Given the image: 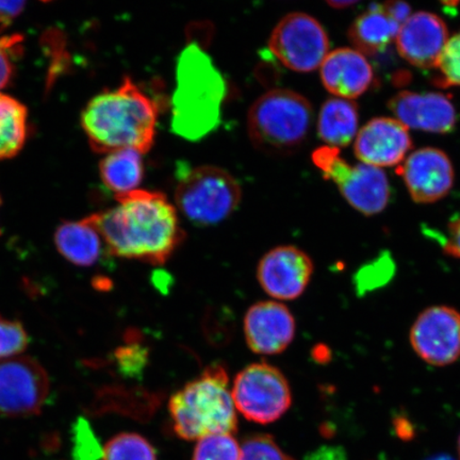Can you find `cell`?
Masks as SVG:
<instances>
[{
    "label": "cell",
    "instance_id": "1",
    "mask_svg": "<svg viewBox=\"0 0 460 460\" xmlns=\"http://www.w3.org/2000/svg\"><path fill=\"white\" fill-rule=\"evenodd\" d=\"M118 205L86 217L113 256L161 266L174 254L185 233L165 195L135 190L117 195Z\"/></svg>",
    "mask_w": 460,
    "mask_h": 460
},
{
    "label": "cell",
    "instance_id": "2",
    "mask_svg": "<svg viewBox=\"0 0 460 460\" xmlns=\"http://www.w3.org/2000/svg\"><path fill=\"white\" fill-rule=\"evenodd\" d=\"M157 120L156 102L130 78L118 89L95 96L82 117L92 148L102 154L122 149L146 154L154 144Z\"/></svg>",
    "mask_w": 460,
    "mask_h": 460
},
{
    "label": "cell",
    "instance_id": "3",
    "mask_svg": "<svg viewBox=\"0 0 460 460\" xmlns=\"http://www.w3.org/2000/svg\"><path fill=\"white\" fill-rule=\"evenodd\" d=\"M226 94V79L211 57L197 43L187 45L176 66L172 132L189 141L211 134L221 124Z\"/></svg>",
    "mask_w": 460,
    "mask_h": 460
},
{
    "label": "cell",
    "instance_id": "4",
    "mask_svg": "<svg viewBox=\"0 0 460 460\" xmlns=\"http://www.w3.org/2000/svg\"><path fill=\"white\" fill-rule=\"evenodd\" d=\"M228 383L226 367L214 365L171 396L172 427L180 438L192 441L237 431L238 417Z\"/></svg>",
    "mask_w": 460,
    "mask_h": 460
},
{
    "label": "cell",
    "instance_id": "5",
    "mask_svg": "<svg viewBox=\"0 0 460 460\" xmlns=\"http://www.w3.org/2000/svg\"><path fill=\"white\" fill-rule=\"evenodd\" d=\"M314 111L296 92L274 89L252 103L247 114V131L254 146L269 154L296 151L307 139Z\"/></svg>",
    "mask_w": 460,
    "mask_h": 460
},
{
    "label": "cell",
    "instance_id": "6",
    "mask_svg": "<svg viewBox=\"0 0 460 460\" xmlns=\"http://www.w3.org/2000/svg\"><path fill=\"white\" fill-rule=\"evenodd\" d=\"M243 192L235 178L214 165L181 170L175 203L188 220L208 226L223 222L238 208Z\"/></svg>",
    "mask_w": 460,
    "mask_h": 460
},
{
    "label": "cell",
    "instance_id": "7",
    "mask_svg": "<svg viewBox=\"0 0 460 460\" xmlns=\"http://www.w3.org/2000/svg\"><path fill=\"white\" fill-rule=\"evenodd\" d=\"M313 161L325 180L335 183L342 197L360 214L376 216L386 209L391 191L382 169L365 164L350 165L341 157V149L327 146L315 149Z\"/></svg>",
    "mask_w": 460,
    "mask_h": 460
},
{
    "label": "cell",
    "instance_id": "8",
    "mask_svg": "<svg viewBox=\"0 0 460 460\" xmlns=\"http://www.w3.org/2000/svg\"><path fill=\"white\" fill-rule=\"evenodd\" d=\"M232 394L235 410L258 424L278 421L292 404L291 388L283 372L264 361L237 374Z\"/></svg>",
    "mask_w": 460,
    "mask_h": 460
},
{
    "label": "cell",
    "instance_id": "9",
    "mask_svg": "<svg viewBox=\"0 0 460 460\" xmlns=\"http://www.w3.org/2000/svg\"><path fill=\"white\" fill-rule=\"evenodd\" d=\"M269 48L289 70L307 73L319 68L330 54V40L314 17L295 13L284 16L275 26Z\"/></svg>",
    "mask_w": 460,
    "mask_h": 460
},
{
    "label": "cell",
    "instance_id": "10",
    "mask_svg": "<svg viewBox=\"0 0 460 460\" xmlns=\"http://www.w3.org/2000/svg\"><path fill=\"white\" fill-rule=\"evenodd\" d=\"M44 367L31 358L0 361V415L26 418L41 412L49 394Z\"/></svg>",
    "mask_w": 460,
    "mask_h": 460
},
{
    "label": "cell",
    "instance_id": "11",
    "mask_svg": "<svg viewBox=\"0 0 460 460\" xmlns=\"http://www.w3.org/2000/svg\"><path fill=\"white\" fill-rule=\"evenodd\" d=\"M411 343L430 366L453 364L460 358V314L447 306L425 309L411 327Z\"/></svg>",
    "mask_w": 460,
    "mask_h": 460
},
{
    "label": "cell",
    "instance_id": "12",
    "mask_svg": "<svg viewBox=\"0 0 460 460\" xmlns=\"http://www.w3.org/2000/svg\"><path fill=\"white\" fill-rule=\"evenodd\" d=\"M314 262L296 246L275 247L258 263L257 279L262 289L279 301L300 297L312 280Z\"/></svg>",
    "mask_w": 460,
    "mask_h": 460
},
{
    "label": "cell",
    "instance_id": "13",
    "mask_svg": "<svg viewBox=\"0 0 460 460\" xmlns=\"http://www.w3.org/2000/svg\"><path fill=\"white\" fill-rule=\"evenodd\" d=\"M398 172L418 204L436 203L446 198L454 185L452 161L438 148L418 149L404 160Z\"/></svg>",
    "mask_w": 460,
    "mask_h": 460
},
{
    "label": "cell",
    "instance_id": "14",
    "mask_svg": "<svg viewBox=\"0 0 460 460\" xmlns=\"http://www.w3.org/2000/svg\"><path fill=\"white\" fill-rule=\"evenodd\" d=\"M243 331L246 343L252 352L276 355L283 353L295 341L296 323L286 305L263 301L247 310Z\"/></svg>",
    "mask_w": 460,
    "mask_h": 460
},
{
    "label": "cell",
    "instance_id": "15",
    "mask_svg": "<svg viewBox=\"0 0 460 460\" xmlns=\"http://www.w3.org/2000/svg\"><path fill=\"white\" fill-rule=\"evenodd\" d=\"M412 147L404 125L391 118H376L356 136L354 152L362 164L387 168L401 165Z\"/></svg>",
    "mask_w": 460,
    "mask_h": 460
},
{
    "label": "cell",
    "instance_id": "16",
    "mask_svg": "<svg viewBox=\"0 0 460 460\" xmlns=\"http://www.w3.org/2000/svg\"><path fill=\"white\" fill-rule=\"evenodd\" d=\"M447 41L448 31L444 20L424 11L411 14L401 26L395 39L402 59L421 70L436 67Z\"/></svg>",
    "mask_w": 460,
    "mask_h": 460
},
{
    "label": "cell",
    "instance_id": "17",
    "mask_svg": "<svg viewBox=\"0 0 460 460\" xmlns=\"http://www.w3.org/2000/svg\"><path fill=\"white\" fill-rule=\"evenodd\" d=\"M388 107L406 128L448 134L456 128L457 112L447 96L402 91L393 97Z\"/></svg>",
    "mask_w": 460,
    "mask_h": 460
},
{
    "label": "cell",
    "instance_id": "18",
    "mask_svg": "<svg viewBox=\"0 0 460 460\" xmlns=\"http://www.w3.org/2000/svg\"><path fill=\"white\" fill-rule=\"evenodd\" d=\"M320 76L330 93L349 101L365 94L374 83L369 61L353 49L331 51L320 66Z\"/></svg>",
    "mask_w": 460,
    "mask_h": 460
},
{
    "label": "cell",
    "instance_id": "19",
    "mask_svg": "<svg viewBox=\"0 0 460 460\" xmlns=\"http://www.w3.org/2000/svg\"><path fill=\"white\" fill-rule=\"evenodd\" d=\"M401 26L385 13L382 4H373L349 27V39L364 56L384 53L395 41Z\"/></svg>",
    "mask_w": 460,
    "mask_h": 460
},
{
    "label": "cell",
    "instance_id": "20",
    "mask_svg": "<svg viewBox=\"0 0 460 460\" xmlns=\"http://www.w3.org/2000/svg\"><path fill=\"white\" fill-rule=\"evenodd\" d=\"M96 228L86 218L66 222L58 227L55 243L66 261L79 267H91L102 255L103 240Z\"/></svg>",
    "mask_w": 460,
    "mask_h": 460
},
{
    "label": "cell",
    "instance_id": "21",
    "mask_svg": "<svg viewBox=\"0 0 460 460\" xmlns=\"http://www.w3.org/2000/svg\"><path fill=\"white\" fill-rule=\"evenodd\" d=\"M358 107L352 101L327 100L321 107L318 117V135L327 146L341 148L349 146L358 136Z\"/></svg>",
    "mask_w": 460,
    "mask_h": 460
},
{
    "label": "cell",
    "instance_id": "22",
    "mask_svg": "<svg viewBox=\"0 0 460 460\" xmlns=\"http://www.w3.org/2000/svg\"><path fill=\"white\" fill-rule=\"evenodd\" d=\"M102 180L117 195L137 190L143 180L142 154L135 149L113 152L102 161Z\"/></svg>",
    "mask_w": 460,
    "mask_h": 460
},
{
    "label": "cell",
    "instance_id": "23",
    "mask_svg": "<svg viewBox=\"0 0 460 460\" xmlns=\"http://www.w3.org/2000/svg\"><path fill=\"white\" fill-rule=\"evenodd\" d=\"M26 137V107L13 97L0 93V160L20 153Z\"/></svg>",
    "mask_w": 460,
    "mask_h": 460
},
{
    "label": "cell",
    "instance_id": "24",
    "mask_svg": "<svg viewBox=\"0 0 460 460\" xmlns=\"http://www.w3.org/2000/svg\"><path fill=\"white\" fill-rule=\"evenodd\" d=\"M396 271L393 256L387 252L374 258L373 261L362 266L354 276L355 290L359 296L381 289L387 286L394 278Z\"/></svg>",
    "mask_w": 460,
    "mask_h": 460
},
{
    "label": "cell",
    "instance_id": "25",
    "mask_svg": "<svg viewBox=\"0 0 460 460\" xmlns=\"http://www.w3.org/2000/svg\"><path fill=\"white\" fill-rule=\"evenodd\" d=\"M102 460H157V452L146 438L136 433H122L109 440Z\"/></svg>",
    "mask_w": 460,
    "mask_h": 460
},
{
    "label": "cell",
    "instance_id": "26",
    "mask_svg": "<svg viewBox=\"0 0 460 460\" xmlns=\"http://www.w3.org/2000/svg\"><path fill=\"white\" fill-rule=\"evenodd\" d=\"M241 447L232 434H217L198 440L192 460H240Z\"/></svg>",
    "mask_w": 460,
    "mask_h": 460
},
{
    "label": "cell",
    "instance_id": "27",
    "mask_svg": "<svg viewBox=\"0 0 460 460\" xmlns=\"http://www.w3.org/2000/svg\"><path fill=\"white\" fill-rule=\"evenodd\" d=\"M240 460H296L288 456L272 436L256 434L247 437L241 446Z\"/></svg>",
    "mask_w": 460,
    "mask_h": 460
},
{
    "label": "cell",
    "instance_id": "28",
    "mask_svg": "<svg viewBox=\"0 0 460 460\" xmlns=\"http://www.w3.org/2000/svg\"><path fill=\"white\" fill-rule=\"evenodd\" d=\"M29 337L21 322L0 314V361L16 358L24 352Z\"/></svg>",
    "mask_w": 460,
    "mask_h": 460
},
{
    "label": "cell",
    "instance_id": "29",
    "mask_svg": "<svg viewBox=\"0 0 460 460\" xmlns=\"http://www.w3.org/2000/svg\"><path fill=\"white\" fill-rule=\"evenodd\" d=\"M436 68L439 71V77L435 79L437 84L460 86V32L448 39Z\"/></svg>",
    "mask_w": 460,
    "mask_h": 460
},
{
    "label": "cell",
    "instance_id": "30",
    "mask_svg": "<svg viewBox=\"0 0 460 460\" xmlns=\"http://www.w3.org/2000/svg\"><path fill=\"white\" fill-rule=\"evenodd\" d=\"M74 460H100L103 448L97 440L90 424L84 419H78L73 430Z\"/></svg>",
    "mask_w": 460,
    "mask_h": 460
},
{
    "label": "cell",
    "instance_id": "31",
    "mask_svg": "<svg viewBox=\"0 0 460 460\" xmlns=\"http://www.w3.org/2000/svg\"><path fill=\"white\" fill-rule=\"evenodd\" d=\"M119 369L124 376H141L146 366L147 352L140 344L131 343L118 349L115 353Z\"/></svg>",
    "mask_w": 460,
    "mask_h": 460
},
{
    "label": "cell",
    "instance_id": "32",
    "mask_svg": "<svg viewBox=\"0 0 460 460\" xmlns=\"http://www.w3.org/2000/svg\"><path fill=\"white\" fill-rule=\"evenodd\" d=\"M22 39L20 36L0 38V90L10 82L13 73V59L21 53Z\"/></svg>",
    "mask_w": 460,
    "mask_h": 460
},
{
    "label": "cell",
    "instance_id": "33",
    "mask_svg": "<svg viewBox=\"0 0 460 460\" xmlns=\"http://www.w3.org/2000/svg\"><path fill=\"white\" fill-rule=\"evenodd\" d=\"M444 252L448 256L460 259V218L448 224Z\"/></svg>",
    "mask_w": 460,
    "mask_h": 460
},
{
    "label": "cell",
    "instance_id": "34",
    "mask_svg": "<svg viewBox=\"0 0 460 460\" xmlns=\"http://www.w3.org/2000/svg\"><path fill=\"white\" fill-rule=\"evenodd\" d=\"M382 7L391 19L398 22L400 26L411 16V5L404 2H388L382 4Z\"/></svg>",
    "mask_w": 460,
    "mask_h": 460
},
{
    "label": "cell",
    "instance_id": "35",
    "mask_svg": "<svg viewBox=\"0 0 460 460\" xmlns=\"http://www.w3.org/2000/svg\"><path fill=\"white\" fill-rule=\"evenodd\" d=\"M306 460H348V458L341 447L325 446L308 454Z\"/></svg>",
    "mask_w": 460,
    "mask_h": 460
},
{
    "label": "cell",
    "instance_id": "36",
    "mask_svg": "<svg viewBox=\"0 0 460 460\" xmlns=\"http://www.w3.org/2000/svg\"><path fill=\"white\" fill-rule=\"evenodd\" d=\"M22 2H0V25H8L25 8Z\"/></svg>",
    "mask_w": 460,
    "mask_h": 460
},
{
    "label": "cell",
    "instance_id": "37",
    "mask_svg": "<svg viewBox=\"0 0 460 460\" xmlns=\"http://www.w3.org/2000/svg\"><path fill=\"white\" fill-rule=\"evenodd\" d=\"M395 429L402 439H411L413 436L412 428L407 420L400 419L398 422H395Z\"/></svg>",
    "mask_w": 460,
    "mask_h": 460
},
{
    "label": "cell",
    "instance_id": "38",
    "mask_svg": "<svg viewBox=\"0 0 460 460\" xmlns=\"http://www.w3.org/2000/svg\"><path fill=\"white\" fill-rule=\"evenodd\" d=\"M333 9H347L349 7H352V5L358 4V2H352V0H342V2H329L327 3Z\"/></svg>",
    "mask_w": 460,
    "mask_h": 460
},
{
    "label": "cell",
    "instance_id": "39",
    "mask_svg": "<svg viewBox=\"0 0 460 460\" xmlns=\"http://www.w3.org/2000/svg\"><path fill=\"white\" fill-rule=\"evenodd\" d=\"M428 460H454L451 456H446V454H440V456H436Z\"/></svg>",
    "mask_w": 460,
    "mask_h": 460
},
{
    "label": "cell",
    "instance_id": "40",
    "mask_svg": "<svg viewBox=\"0 0 460 460\" xmlns=\"http://www.w3.org/2000/svg\"><path fill=\"white\" fill-rule=\"evenodd\" d=\"M458 452H459V456H460V436H459V439H458Z\"/></svg>",
    "mask_w": 460,
    "mask_h": 460
},
{
    "label": "cell",
    "instance_id": "41",
    "mask_svg": "<svg viewBox=\"0 0 460 460\" xmlns=\"http://www.w3.org/2000/svg\"><path fill=\"white\" fill-rule=\"evenodd\" d=\"M0 204H2V199H0ZM0 233H2V232H0Z\"/></svg>",
    "mask_w": 460,
    "mask_h": 460
}]
</instances>
